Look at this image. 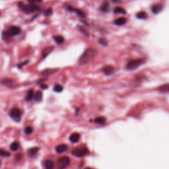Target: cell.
Segmentation results:
<instances>
[{"label":"cell","instance_id":"obj_14","mask_svg":"<svg viewBox=\"0 0 169 169\" xmlns=\"http://www.w3.org/2000/svg\"><path fill=\"white\" fill-rule=\"evenodd\" d=\"M163 6L161 4H156L152 7L151 10H152L153 13L155 14H157L158 13H160L161 11L163 10Z\"/></svg>","mask_w":169,"mask_h":169},{"label":"cell","instance_id":"obj_30","mask_svg":"<svg viewBox=\"0 0 169 169\" xmlns=\"http://www.w3.org/2000/svg\"><path fill=\"white\" fill-rule=\"evenodd\" d=\"M54 91L56 92H60L63 91V87L61 85H55L54 87Z\"/></svg>","mask_w":169,"mask_h":169},{"label":"cell","instance_id":"obj_13","mask_svg":"<svg viewBox=\"0 0 169 169\" xmlns=\"http://www.w3.org/2000/svg\"><path fill=\"white\" fill-rule=\"evenodd\" d=\"M39 151V148L37 147H32L31 149H28L27 153L30 157H34V156H35L38 153Z\"/></svg>","mask_w":169,"mask_h":169},{"label":"cell","instance_id":"obj_4","mask_svg":"<svg viewBox=\"0 0 169 169\" xmlns=\"http://www.w3.org/2000/svg\"><path fill=\"white\" fill-rule=\"evenodd\" d=\"M70 164V158L68 156H63L58 161V165L60 169H65Z\"/></svg>","mask_w":169,"mask_h":169},{"label":"cell","instance_id":"obj_12","mask_svg":"<svg viewBox=\"0 0 169 169\" xmlns=\"http://www.w3.org/2000/svg\"><path fill=\"white\" fill-rule=\"evenodd\" d=\"M80 139V135L78 133H73L71 134L69 137V140L70 142L73 143H76L79 142V140Z\"/></svg>","mask_w":169,"mask_h":169},{"label":"cell","instance_id":"obj_23","mask_svg":"<svg viewBox=\"0 0 169 169\" xmlns=\"http://www.w3.org/2000/svg\"><path fill=\"white\" fill-rule=\"evenodd\" d=\"M54 40H55V42L58 44H61L64 42V39L63 38V36H54Z\"/></svg>","mask_w":169,"mask_h":169},{"label":"cell","instance_id":"obj_38","mask_svg":"<svg viewBox=\"0 0 169 169\" xmlns=\"http://www.w3.org/2000/svg\"><path fill=\"white\" fill-rule=\"evenodd\" d=\"M40 87L43 89H48V85L46 84H41L40 85Z\"/></svg>","mask_w":169,"mask_h":169},{"label":"cell","instance_id":"obj_3","mask_svg":"<svg viewBox=\"0 0 169 169\" xmlns=\"http://www.w3.org/2000/svg\"><path fill=\"white\" fill-rule=\"evenodd\" d=\"M88 153V149L86 147L81 146L74 149L72 151V155L77 157H83Z\"/></svg>","mask_w":169,"mask_h":169},{"label":"cell","instance_id":"obj_35","mask_svg":"<svg viewBox=\"0 0 169 169\" xmlns=\"http://www.w3.org/2000/svg\"><path fill=\"white\" fill-rule=\"evenodd\" d=\"M23 158V155L21 153L17 154L15 155V160L16 161H20L21 158Z\"/></svg>","mask_w":169,"mask_h":169},{"label":"cell","instance_id":"obj_34","mask_svg":"<svg viewBox=\"0 0 169 169\" xmlns=\"http://www.w3.org/2000/svg\"><path fill=\"white\" fill-rule=\"evenodd\" d=\"M52 14V9H46V11L44 12V15L46 16H50Z\"/></svg>","mask_w":169,"mask_h":169},{"label":"cell","instance_id":"obj_6","mask_svg":"<svg viewBox=\"0 0 169 169\" xmlns=\"http://www.w3.org/2000/svg\"><path fill=\"white\" fill-rule=\"evenodd\" d=\"M21 9L23 11V12L26 13H32L39 11L40 10L39 7L34 4L26 5H24Z\"/></svg>","mask_w":169,"mask_h":169},{"label":"cell","instance_id":"obj_8","mask_svg":"<svg viewBox=\"0 0 169 169\" xmlns=\"http://www.w3.org/2000/svg\"><path fill=\"white\" fill-rule=\"evenodd\" d=\"M7 31L9 34L13 36H15L19 34L21 32V29L17 26H11V27H9Z\"/></svg>","mask_w":169,"mask_h":169},{"label":"cell","instance_id":"obj_16","mask_svg":"<svg viewBox=\"0 0 169 169\" xmlns=\"http://www.w3.org/2000/svg\"><path fill=\"white\" fill-rule=\"evenodd\" d=\"M44 167L46 169H54V161L52 160H50V159H46L44 161Z\"/></svg>","mask_w":169,"mask_h":169},{"label":"cell","instance_id":"obj_1","mask_svg":"<svg viewBox=\"0 0 169 169\" xmlns=\"http://www.w3.org/2000/svg\"><path fill=\"white\" fill-rule=\"evenodd\" d=\"M97 50L94 48H89L85 51L79 59V63L81 65H85L91 62L95 57Z\"/></svg>","mask_w":169,"mask_h":169},{"label":"cell","instance_id":"obj_22","mask_svg":"<svg viewBox=\"0 0 169 169\" xmlns=\"http://www.w3.org/2000/svg\"><path fill=\"white\" fill-rule=\"evenodd\" d=\"M19 147H20V145H19V143L17 142H14L13 143H11V146H10V149L13 151H18Z\"/></svg>","mask_w":169,"mask_h":169},{"label":"cell","instance_id":"obj_24","mask_svg":"<svg viewBox=\"0 0 169 169\" xmlns=\"http://www.w3.org/2000/svg\"><path fill=\"white\" fill-rule=\"evenodd\" d=\"M11 156V153L9 151L3 149H0V157H9Z\"/></svg>","mask_w":169,"mask_h":169},{"label":"cell","instance_id":"obj_18","mask_svg":"<svg viewBox=\"0 0 169 169\" xmlns=\"http://www.w3.org/2000/svg\"><path fill=\"white\" fill-rule=\"evenodd\" d=\"M34 97V91H33L32 89H30L29 91H28L25 99H26V101H31V100L33 99Z\"/></svg>","mask_w":169,"mask_h":169},{"label":"cell","instance_id":"obj_29","mask_svg":"<svg viewBox=\"0 0 169 169\" xmlns=\"http://www.w3.org/2000/svg\"><path fill=\"white\" fill-rule=\"evenodd\" d=\"M11 37V36L9 34L8 31H3V32H2V39H3V40H8Z\"/></svg>","mask_w":169,"mask_h":169},{"label":"cell","instance_id":"obj_26","mask_svg":"<svg viewBox=\"0 0 169 169\" xmlns=\"http://www.w3.org/2000/svg\"><path fill=\"white\" fill-rule=\"evenodd\" d=\"M114 12L115 13H121V14H126V11L124 8L121 7H116L114 8Z\"/></svg>","mask_w":169,"mask_h":169},{"label":"cell","instance_id":"obj_32","mask_svg":"<svg viewBox=\"0 0 169 169\" xmlns=\"http://www.w3.org/2000/svg\"><path fill=\"white\" fill-rule=\"evenodd\" d=\"M98 42L102 46H107L108 45V40L105 38H100L98 39Z\"/></svg>","mask_w":169,"mask_h":169},{"label":"cell","instance_id":"obj_39","mask_svg":"<svg viewBox=\"0 0 169 169\" xmlns=\"http://www.w3.org/2000/svg\"><path fill=\"white\" fill-rule=\"evenodd\" d=\"M112 1L115 3H120V2H121V0H112Z\"/></svg>","mask_w":169,"mask_h":169},{"label":"cell","instance_id":"obj_37","mask_svg":"<svg viewBox=\"0 0 169 169\" xmlns=\"http://www.w3.org/2000/svg\"><path fill=\"white\" fill-rule=\"evenodd\" d=\"M27 63H28V61H26V62H22L21 63H20V64L18 65V68H22V67H23V65H26Z\"/></svg>","mask_w":169,"mask_h":169},{"label":"cell","instance_id":"obj_11","mask_svg":"<svg viewBox=\"0 0 169 169\" xmlns=\"http://www.w3.org/2000/svg\"><path fill=\"white\" fill-rule=\"evenodd\" d=\"M53 50H54V47H53V46L46 47V48H44V49L43 50V51H42V56L43 58H45L47 57Z\"/></svg>","mask_w":169,"mask_h":169},{"label":"cell","instance_id":"obj_41","mask_svg":"<svg viewBox=\"0 0 169 169\" xmlns=\"http://www.w3.org/2000/svg\"><path fill=\"white\" fill-rule=\"evenodd\" d=\"M2 161H0V167H1V166H2Z\"/></svg>","mask_w":169,"mask_h":169},{"label":"cell","instance_id":"obj_40","mask_svg":"<svg viewBox=\"0 0 169 169\" xmlns=\"http://www.w3.org/2000/svg\"><path fill=\"white\" fill-rule=\"evenodd\" d=\"M85 169H94V168H90V167H87V168H85Z\"/></svg>","mask_w":169,"mask_h":169},{"label":"cell","instance_id":"obj_9","mask_svg":"<svg viewBox=\"0 0 169 169\" xmlns=\"http://www.w3.org/2000/svg\"><path fill=\"white\" fill-rule=\"evenodd\" d=\"M68 149V145L65 143H62V144L58 145L56 147H55V151L58 153H63L65 152Z\"/></svg>","mask_w":169,"mask_h":169},{"label":"cell","instance_id":"obj_17","mask_svg":"<svg viewBox=\"0 0 169 169\" xmlns=\"http://www.w3.org/2000/svg\"><path fill=\"white\" fill-rule=\"evenodd\" d=\"M126 21H127V20L125 17H120L114 21V24L116 25L117 26H122L126 24Z\"/></svg>","mask_w":169,"mask_h":169},{"label":"cell","instance_id":"obj_19","mask_svg":"<svg viewBox=\"0 0 169 169\" xmlns=\"http://www.w3.org/2000/svg\"><path fill=\"white\" fill-rule=\"evenodd\" d=\"M110 5H109V2L108 1H105L104 3L102 4L101 7H100V10L102 12H108L109 10Z\"/></svg>","mask_w":169,"mask_h":169},{"label":"cell","instance_id":"obj_15","mask_svg":"<svg viewBox=\"0 0 169 169\" xmlns=\"http://www.w3.org/2000/svg\"><path fill=\"white\" fill-rule=\"evenodd\" d=\"M95 122L96 124L98 125H101V126H103V125H105L106 123V118L103 116H99L97 117L95 119Z\"/></svg>","mask_w":169,"mask_h":169},{"label":"cell","instance_id":"obj_36","mask_svg":"<svg viewBox=\"0 0 169 169\" xmlns=\"http://www.w3.org/2000/svg\"><path fill=\"white\" fill-rule=\"evenodd\" d=\"M42 0H28V2H29L31 4H34L36 3H39V2H41Z\"/></svg>","mask_w":169,"mask_h":169},{"label":"cell","instance_id":"obj_33","mask_svg":"<svg viewBox=\"0 0 169 169\" xmlns=\"http://www.w3.org/2000/svg\"><path fill=\"white\" fill-rule=\"evenodd\" d=\"M79 31H80L81 32H82L84 35H85L86 36H89V32H88V31H87L85 29H84L83 27H82V26H80V27H79Z\"/></svg>","mask_w":169,"mask_h":169},{"label":"cell","instance_id":"obj_31","mask_svg":"<svg viewBox=\"0 0 169 169\" xmlns=\"http://www.w3.org/2000/svg\"><path fill=\"white\" fill-rule=\"evenodd\" d=\"M25 133L26 135H31L33 133V128L31 126H26L25 128Z\"/></svg>","mask_w":169,"mask_h":169},{"label":"cell","instance_id":"obj_10","mask_svg":"<svg viewBox=\"0 0 169 169\" xmlns=\"http://www.w3.org/2000/svg\"><path fill=\"white\" fill-rule=\"evenodd\" d=\"M114 71V68L112 65H106L103 68V72L106 76H110Z\"/></svg>","mask_w":169,"mask_h":169},{"label":"cell","instance_id":"obj_25","mask_svg":"<svg viewBox=\"0 0 169 169\" xmlns=\"http://www.w3.org/2000/svg\"><path fill=\"white\" fill-rule=\"evenodd\" d=\"M137 17L139 19H145V18H147V14L146 12L145 11H140L137 14Z\"/></svg>","mask_w":169,"mask_h":169},{"label":"cell","instance_id":"obj_2","mask_svg":"<svg viewBox=\"0 0 169 169\" xmlns=\"http://www.w3.org/2000/svg\"><path fill=\"white\" fill-rule=\"evenodd\" d=\"M145 62L143 59H137V60H132L129 61L127 63V69L129 70H134L137 69L139 67L141 66Z\"/></svg>","mask_w":169,"mask_h":169},{"label":"cell","instance_id":"obj_21","mask_svg":"<svg viewBox=\"0 0 169 169\" xmlns=\"http://www.w3.org/2000/svg\"><path fill=\"white\" fill-rule=\"evenodd\" d=\"M42 92L40 91H38L35 92L34 94V100L36 102H40L41 101L42 99Z\"/></svg>","mask_w":169,"mask_h":169},{"label":"cell","instance_id":"obj_5","mask_svg":"<svg viewBox=\"0 0 169 169\" xmlns=\"http://www.w3.org/2000/svg\"><path fill=\"white\" fill-rule=\"evenodd\" d=\"M9 116L14 121H19L21 120V112L17 108H12L9 112Z\"/></svg>","mask_w":169,"mask_h":169},{"label":"cell","instance_id":"obj_7","mask_svg":"<svg viewBox=\"0 0 169 169\" xmlns=\"http://www.w3.org/2000/svg\"><path fill=\"white\" fill-rule=\"evenodd\" d=\"M67 9H68V11H72V12L76 13L77 14L79 17H82V18H85V13L83 11H81V9H77V8L73 7H71V6L68 7Z\"/></svg>","mask_w":169,"mask_h":169},{"label":"cell","instance_id":"obj_20","mask_svg":"<svg viewBox=\"0 0 169 169\" xmlns=\"http://www.w3.org/2000/svg\"><path fill=\"white\" fill-rule=\"evenodd\" d=\"M56 71H57V69H45V70H44V71H42V75L44 76H49V75H51V74L54 73L56 72Z\"/></svg>","mask_w":169,"mask_h":169},{"label":"cell","instance_id":"obj_28","mask_svg":"<svg viewBox=\"0 0 169 169\" xmlns=\"http://www.w3.org/2000/svg\"><path fill=\"white\" fill-rule=\"evenodd\" d=\"M158 90L161 92H169V84L163 85L162 86L159 87Z\"/></svg>","mask_w":169,"mask_h":169},{"label":"cell","instance_id":"obj_27","mask_svg":"<svg viewBox=\"0 0 169 169\" xmlns=\"http://www.w3.org/2000/svg\"><path fill=\"white\" fill-rule=\"evenodd\" d=\"M2 84L6 85V86H11V85H12L14 83V81L11 79H4L2 81Z\"/></svg>","mask_w":169,"mask_h":169}]
</instances>
